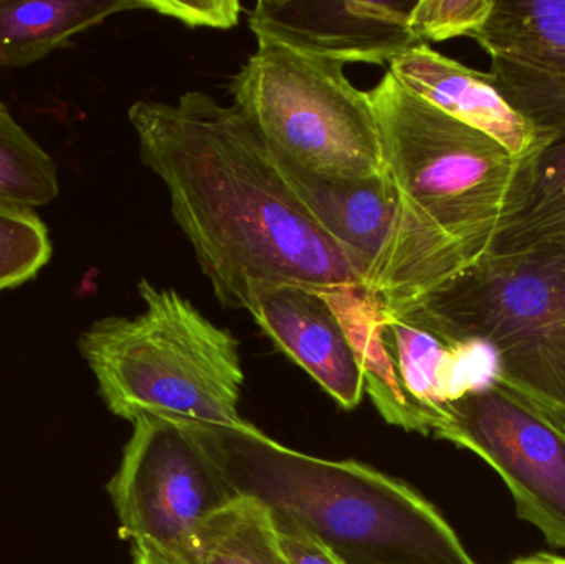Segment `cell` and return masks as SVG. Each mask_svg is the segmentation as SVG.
<instances>
[{"instance_id":"5bb4252c","label":"cell","mask_w":565,"mask_h":564,"mask_svg":"<svg viewBox=\"0 0 565 564\" xmlns=\"http://www.w3.org/2000/svg\"><path fill=\"white\" fill-rule=\"evenodd\" d=\"M139 0H0V68L32 65Z\"/></svg>"},{"instance_id":"d6986e66","label":"cell","mask_w":565,"mask_h":564,"mask_svg":"<svg viewBox=\"0 0 565 564\" xmlns=\"http://www.w3.org/2000/svg\"><path fill=\"white\" fill-rule=\"evenodd\" d=\"M52 254L49 228L35 209L0 201V291L35 278Z\"/></svg>"},{"instance_id":"ba28073f","label":"cell","mask_w":565,"mask_h":564,"mask_svg":"<svg viewBox=\"0 0 565 564\" xmlns=\"http://www.w3.org/2000/svg\"><path fill=\"white\" fill-rule=\"evenodd\" d=\"M438 439L471 450L504 480L521 519L565 549V430L498 383L455 401Z\"/></svg>"},{"instance_id":"d4e9b609","label":"cell","mask_w":565,"mask_h":564,"mask_svg":"<svg viewBox=\"0 0 565 564\" xmlns=\"http://www.w3.org/2000/svg\"><path fill=\"white\" fill-rule=\"evenodd\" d=\"M513 564H565V558L563 556L550 555V553H537V555L516 560Z\"/></svg>"},{"instance_id":"6da1fadb","label":"cell","mask_w":565,"mask_h":564,"mask_svg":"<svg viewBox=\"0 0 565 564\" xmlns=\"http://www.w3.org/2000/svg\"><path fill=\"white\" fill-rule=\"evenodd\" d=\"M128 118L222 307L247 310L254 285L361 287L237 106L192 89L175 103H132Z\"/></svg>"},{"instance_id":"7a4b0ae2","label":"cell","mask_w":565,"mask_h":564,"mask_svg":"<svg viewBox=\"0 0 565 564\" xmlns=\"http://www.w3.org/2000/svg\"><path fill=\"white\" fill-rule=\"evenodd\" d=\"M369 96L397 212L361 288L382 320H398L493 252L526 202L536 158H516L408 92L391 72Z\"/></svg>"},{"instance_id":"52a82bcc","label":"cell","mask_w":565,"mask_h":564,"mask_svg":"<svg viewBox=\"0 0 565 564\" xmlns=\"http://www.w3.org/2000/svg\"><path fill=\"white\" fill-rule=\"evenodd\" d=\"M119 536L185 563L201 526L232 499L227 483L184 424L136 421L108 486Z\"/></svg>"},{"instance_id":"30bf717a","label":"cell","mask_w":565,"mask_h":564,"mask_svg":"<svg viewBox=\"0 0 565 564\" xmlns=\"http://www.w3.org/2000/svg\"><path fill=\"white\" fill-rule=\"evenodd\" d=\"M248 313L292 363L335 404L355 409L365 394L358 354L322 291L299 285H254Z\"/></svg>"},{"instance_id":"8fae6325","label":"cell","mask_w":565,"mask_h":564,"mask_svg":"<svg viewBox=\"0 0 565 564\" xmlns=\"http://www.w3.org/2000/svg\"><path fill=\"white\" fill-rule=\"evenodd\" d=\"M388 72L408 92L497 139L516 158H537L554 139L508 102L490 73L468 68L430 45L412 46L391 62Z\"/></svg>"},{"instance_id":"8992f818","label":"cell","mask_w":565,"mask_h":564,"mask_svg":"<svg viewBox=\"0 0 565 564\" xmlns=\"http://www.w3.org/2000/svg\"><path fill=\"white\" fill-rule=\"evenodd\" d=\"M345 63L257 36L232 78L234 105L278 161L331 181L387 178L377 113Z\"/></svg>"},{"instance_id":"3957f363","label":"cell","mask_w":565,"mask_h":564,"mask_svg":"<svg viewBox=\"0 0 565 564\" xmlns=\"http://www.w3.org/2000/svg\"><path fill=\"white\" fill-rule=\"evenodd\" d=\"M189 429L232 496L257 500L275 519L295 523L341 558L477 564L444 515L402 480L358 460L289 449L247 421Z\"/></svg>"},{"instance_id":"603a6c76","label":"cell","mask_w":565,"mask_h":564,"mask_svg":"<svg viewBox=\"0 0 565 564\" xmlns=\"http://www.w3.org/2000/svg\"><path fill=\"white\" fill-rule=\"evenodd\" d=\"M518 111L523 113L546 135L556 136L565 132V92L554 95L533 96L511 103Z\"/></svg>"},{"instance_id":"ac0fdd59","label":"cell","mask_w":565,"mask_h":564,"mask_svg":"<svg viewBox=\"0 0 565 564\" xmlns=\"http://www.w3.org/2000/svg\"><path fill=\"white\" fill-rule=\"evenodd\" d=\"M58 194L52 156L0 103V201L35 209L55 201Z\"/></svg>"},{"instance_id":"2e32d148","label":"cell","mask_w":565,"mask_h":564,"mask_svg":"<svg viewBox=\"0 0 565 564\" xmlns=\"http://www.w3.org/2000/svg\"><path fill=\"white\" fill-rule=\"evenodd\" d=\"M184 564H289L270 510L235 497L201 526Z\"/></svg>"},{"instance_id":"7c38bea8","label":"cell","mask_w":565,"mask_h":564,"mask_svg":"<svg viewBox=\"0 0 565 564\" xmlns=\"http://www.w3.org/2000/svg\"><path fill=\"white\" fill-rule=\"evenodd\" d=\"M471 39L508 102L565 92V0H497Z\"/></svg>"},{"instance_id":"e0dca14e","label":"cell","mask_w":565,"mask_h":564,"mask_svg":"<svg viewBox=\"0 0 565 564\" xmlns=\"http://www.w3.org/2000/svg\"><path fill=\"white\" fill-rule=\"evenodd\" d=\"M384 341L405 394L431 423L434 436L447 419L451 344L405 321H384Z\"/></svg>"},{"instance_id":"4fadbf2b","label":"cell","mask_w":565,"mask_h":564,"mask_svg":"<svg viewBox=\"0 0 565 564\" xmlns=\"http://www.w3.org/2000/svg\"><path fill=\"white\" fill-rule=\"evenodd\" d=\"M274 159L309 214L342 248L362 287L387 242L397 212V194L388 175L367 182L331 181Z\"/></svg>"},{"instance_id":"44dd1931","label":"cell","mask_w":565,"mask_h":564,"mask_svg":"<svg viewBox=\"0 0 565 564\" xmlns=\"http://www.w3.org/2000/svg\"><path fill=\"white\" fill-rule=\"evenodd\" d=\"M139 10H152L198 29L231 30L241 20L238 0H139Z\"/></svg>"},{"instance_id":"cb8c5ba5","label":"cell","mask_w":565,"mask_h":564,"mask_svg":"<svg viewBox=\"0 0 565 564\" xmlns=\"http://www.w3.org/2000/svg\"><path fill=\"white\" fill-rule=\"evenodd\" d=\"M131 553L135 564H184L178 562V560L169 558V556L162 555V553L156 552L151 546L139 545V543L132 545Z\"/></svg>"},{"instance_id":"7402d4cb","label":"cell","mask_w":565,"mask_h":564,"mask_svg":"<svg viewBox=\"0 0 565 564\" xmlns=\"http://www.w3.org/2000/svg\"><path fill=\"white\" fill-rule=\"evenodd\" d=\"M275 525L282 553L289 564H348L334 550L295 523L275 519Z\"/></svg>"},{"instance_id":"9a60e30c","label":"cell","mask_w":565,"mask_h":564,"mask_svg":"<svg viewBox=\"0 0 565 564\" xmlns=\"http://www.w3.org/2000/svg\"><path fill=\"white\" fill-rule=\"evenodd\" d=\"M565 251V132L534 161L526 202L491 254Z\"/></svg>"},{"instance_id":"277c9868","label":"cell","mask_w":565,"mask_h":564,"mask_svg":"<svg viewBox=\"0 0 565 564\" xmlns=\"http://www.w3.org/2000/svg\"><path fill=\"white\" fill-rule=\"evenodd\" d=\"M145 311L93 321L78 351L115 416L189 427H237L245 383L241 343L174 288L138 281Z\"/></svg>"},{"instance_id":"9c48e42d","label":"cell","mask_w":565,"mask_h":564,"mask_svg":"<svg viewBox=\"0 0 565 564\" xmlns=\"http://www.w3.org/2000/svg\"><path fill=\"white\" fill-rule=\"evenodd\" d=\"M417 0H260L248 17L255 36L342 63L385 65L418 45L408 29Z\"/></svg>"},{"instance_id":"4316f807","label":"cell","mask_w":565,"mask_h":564,"mask_svg":"<svg viewBox=\"0 0 565 564\" xmlns=\"http://www.w3.org/2000/svg\"><path fill=\"white\" fill-rule=\"evenodd\" d=\"M511 564H513V563H511Z\"/></svg>"},{"instance_id":"ffe728a7","label":"cell","mask_w":565,"mask_h":564,"mask_svg":"<svg viewBox=\"0 0 565 564\" xmlns=\"http://www.w3.org/2000/svg\"><path fill=\"white\" fill-rule=\"evenodd\" d=\"M497 0H417L408 29L418 43L473 36L490 19Z\"/></svg>"},{"instance_id":"484cf974","label":"cell","mask_w":565,"mask_h":564,"mask_svg":"<svg viewBox=\"0 0 565 564\" xmlns=\"http://www.w3.org/2000/svg\"><path fill=\"white\" fill-rule=\"evenodd\" d=\"M345 563H348V564H375V563L367 562V560H358V558L345 560Z\"/></svg>"},{"instance_id":"5b68a950","label":"cell","mask_w":565,"mask_h":564,"mask_svg":"<svg viewBox=\"0 0 565 564\" xmlns=\"http://www.w3.org/2000/svg\"><path fill=\"white\" fill-rule=\"evenodd\" d=\"M398 321L490 344L500 383L565 430V251L490 254Z\"/></svg>"}]
</instances>
